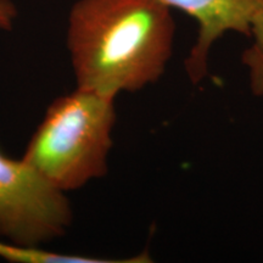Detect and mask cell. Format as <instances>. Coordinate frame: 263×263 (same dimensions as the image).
<instances>
[{
    "label": "cell",
    "instance_id": "obj_1",
    "mask_svg": "<svg viewBox=\"0 0 263 263\" xmlns=\"http://www.w3.org/2000/svg\"><path fill=\"white\" fill-rule=\"evenodd\" d=\"M174 33L161 0H78L67 26L77 88L115 99L155 83L172 55Z\"/></svg>",
    "mask_w": 263,
    "mask_h": 263
},
{
    "label": "cell",
    "instance_id": "obj_2",
    "mask_svg": "<svg viewBox=\"0 0 263 263\" xmlns=\"http://www.w3.org/2000/svg\"><path fill=\"white\" fill-rule=\"evenodd\" d=\"M115 121V99L77 88L49 106L22 160L55 189H80L107 172Z\"/></svg>",
    "mask_w": 263,
    "mask_h": 263
},
{
    "label": "cell",
    "instance_id": "obj_3",
    "mask_svg": "<svg viewBox=\"0 0 263 263\" xmlns=\"http://www.w3.org/2000/svg\"><path fill=\"white\" fill-rule=\"evenodd\" d=\"M71 221L64 193L22 159L12 160L0 151V238L15 248L37 250L64 235Z\"/></svg>",
    "mask_w": 263,
    "mask_h": 263
},
{
    "label": "cell",
    "instance_id": "obj_4",
    "mask_svg": "<svg viewBox=\"0 0 263 263\" xmlns=\"http://www.w3.org/2000/svg\"><path fill=\"white\" fill-rule=\"evenodd\" d=\"M170 9H178L199 25V33L185 70L190 81L197 84L207 74L212 45L228 32L250 34L251 21L263 6V0H161Z\"/></svg>",
    "mask_w": 263,
    "mask_h": 263
},
{
    "label": "cell",
    "instance_id": "obj_5",
    "mask_svg": "<svg viewBox=\"0 0 263 263\" xmlns=\"http://www.w3.org/2000/svg\"><path fill=\"white\" fill-rule=\"evenodd\" d=\"M251 45L242 52V64L249 70L250 87L256 97L263 98V6L251 21Z\"/></svg>",
    "mask_w": 263,
    "mask_h": 263
},
{
    "label": "cell",
    "instance_id": "obj_6",
    "mask_svg": "<svg viewBox=\"0 0 263 263\" xmlns=\"http://www.w3.org/2000/svg\"><path fill=\"white\" fill-rule=\"evenodd\" d=\"M17 17V9L11 0H0V29L9 31L12 28L15 18Z\"/></svg>",
    "mask_w": 263,
    "mask_h": 263
}]
</instances>
